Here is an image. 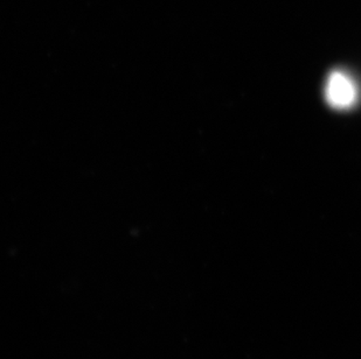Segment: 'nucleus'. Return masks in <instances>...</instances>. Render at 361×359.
<instances>
[{"mask_svg": "<svg viewBox=\"0 0 361 359\" xmlns=\"http://www.w3.org/2000/svg\"><path fill=\"white\" fill-rule=\"evenodd\" d=\"M326 97L327 102L334 108H350L357 97L355 83L344 73H332L327 81Z\"/></svg>", "mask_w": 361, "mask_h": 359, "instance_id": "obj_1", "label": "nucleus"}]
</instances>
